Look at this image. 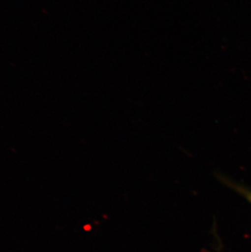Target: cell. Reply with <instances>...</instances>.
Segmentation results:
<instances>
[{
  "label": "cell",
  "instance_id": "cell-1",
  "mask_svg": "<svg viewBox=\"0 0 251 252\" xmlns=\"http://www.w3.org/2000/svg\"><path fill=\"white\" fill-rule=\"evenodd\" d=\"M218 178L223 183H225L227 186H229L230 187H232L233 189H236L237 191H239L240 193L245 195V197H247V199L249 200L250 202H251V191L247 190V189H245L243 187H240V186H237V185H235V184L231 182V181L229 180H227L225 177H223V176H218Z\"/></svg>",
  "mask_w": 251,
  "mask_h": 252
}]
</instances>
